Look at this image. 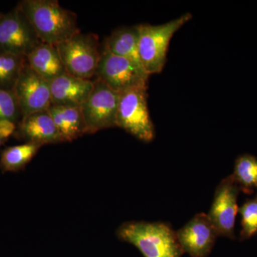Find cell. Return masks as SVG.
Masks as SVG:
<instances>
[{
    "label": "cell",
    "instance_id": "6da1fadb",
    "mask_svg": "<svg viewBox=\"0 0 257 257\" xmlns=\"http://www.w3.org/2000/svg\"><path fill=\"white\" fill-rule=\"evenodd\" d=\"M18 7L43 43L57 45L80 32L77 15L57 0H24Z\"/></svg>",
    "mask_w": 257,
    "mask_h": 257
},
{
    "label": "cell",
    "instance_id": "7a4b0ae2",
    "mask_svg": "<svg viewBox=\"0 0 257 257\" xmlns=\"http://www.w3.org/2000/svg\"><path fill=\"white\" fill-rule=\"evenodd\" d=\"M116 234L145 257H180L182 253L176 231L165 223L128 221L118 228Z\"/></svg>",
    "mask_w": 257,
    "mask_h": 257
},
{
    "label": "cell",
    "instance_id": "3957f363",
    "mask_svg": "<svg viewBox=\"0 0 257 257\" xmlns=\"http://www.w3.org/2000/svg\"><path fill=\"white\" fill-rule=\"evenodd\" d=\"M192 18L191 13H186L162 25H138L140 60L149 75L162 72L167 62L171 40L176 32Z\"/></svg>",
    "mask_w": 257,
    "mask_h": 257
},
{
    "label": "cell",
    "instance_id": "277c9868",
    "mask_svg": "<svg viewBox=\"0 0 257 257\" xmlns=\"http://www.w3.org/2000/svg\"><path fill=\"white\" fill-rule=\"evenodd\" d=\"M56 46L66 73L90 80L96 77L101 49L97 35L80 32Z\"/></svg>",
    "mask_w": 257,
    "mask_h": 257
},
{
    "label": "cell",
    "instance_id": "5b68a950",
    "mask_svg": "<svg viewBox=\"0 0 257 257\" xmlns=\"http://www.w3.org/2000/svg\"><path fill=\"white\" fill-rule=\"evenodd\" d=\"M147 90L138 88L120 94L116 127L148 143L155 139V130L147 106Z\"/></svg>",
    "mask_w": 257,
    "mask_h": 257
},
{
    "label": "cell",
    "instance_id": "8992f818",
    "mask_svg": "<svg viewBox=\"0 0 257 257\" xmlns=\"http://www.w3.org/2000/svg\"><path fill=\"white\" fill-rule=\"evenodd\" d=\"M149 77L145 69L124 57L111 53L104 42L96 71V78L121 94L131 89L147 88Z\"/></svg>",
    "mask_w": 257,
    "mask_h": 257
},
{
    "label": "cell",
    "instance_id": "52a82bcc",
    "mask_svg": "<svg viewBox=\"0 0 257 257\" xmlns=\"http://www.w3.org/2000/svg\"><path fill=\"white\" fill-rule=\"evenodd\" d=\"M42 43L19 7L0 15V50L27 57Z\"/></svg>",
    "mask_w": 257,
    "mask_h": 257
},
{
    "label": "cell",
    "instance_id": "ba28073f",
    "mask_svg": "<svg viewBox=\"0 0 257 257\" xmlns=\"http://www.w3.org/2000/svg\"><path fill=\"white\" fill-rule=\"evenodd\" d=\"M92 92L81 106L89 134L116 127L120 94L100 79L94 81Z\"/></svg>",
    "mask_w": 257,
    "mask_h": 257
},
{
    "label": "cell",
    "instance_id": "9c48e42d",
    "mask_svg": "<svg viewBox=\"0 0 257 257\" xmlns=\"http://www.w3.org/2000/svg\"><path fill=\"white\" fill-rule=\"evenodd\" d=\"M239 186L232 176L221 180L216 187L214 200L207 214L219 236L234 239L235 221L239 211Z\"/></svg>",
    "mask_w": 257,
    "mask_h": 257
},
{
    "label": "cell",
    "instance_id": "30bf717a",
    "mask_svg": "<svg viewBox=\"0 0 257 257\" xmlns=\"http://www.w3.org/2000/svg\"><path fill=\"white\" fill-rule=\"evenodd\" d=\"M15 96L23 118L47 110L52 106L50 82L32 70L26 62L15 84Z\"/></svg>",
    "mask_w": 257,
    "mask_h": 257
},
{
    "label": "cell",
    "instance_id": "8fae6325",
    "mask_svg": "<svg viewBox=\"0 0 257 257\" xmlns=\"http://www.w3.org/2000/svg\"><path fill=\"white\" fill-rule=\"evenodd\" d=\"M176 235L182 251L192 257L207 256L219 236L209 216L204 213L196 214L176 231Z\"/></svg>",
    "mask_w": 257,
    "mask_h": 257
},
{
    "label": "cell",
    "instance_id": "7c38bea8",
    "mask_svg": "<svg viewBox=\"0 0 257 257\" xmlns=\"http://www.w3.org/2000/svg\"><path fill=\"white\" fill-rule=\"evenodd\" d=\"M52 105L81 106L94 89V81L65 73L50 82Z\"/></svg>",
    "mask_w": 257,
    "mask_h": 257
},
{
    "label": "cell",
    "instance_id": "4fadbf2b",
    "mask_svg": "<svg viewBox=\"0 0 257 257\" xmlns=\"http://www.w3.org/2000/svg\"><path fill=\"white\" fill-rule=\"evenodd\" d=\"M18 135L26 143H35L41 146L64 143L47 110L32 113L23 118L19 123Z\"/></svg>",
    "mask_w": 257,
    "mask_h": 257
},
{
    "label": "cell",
    "instance_id": "5bb4252c",
    "mask_svg": "<svg viewBox=\"0 0 257 257\" xmlns=\"http://www.w3.org/2000/svg\"><path fill=\"white\" fill-rule=\"evenodd\" d=\"M27 62L32 70L49 82L66 73L56 45L42 42L29 54Z\"/></svg>",
    "mask_w": 257,
    "mask_h": 257
},
{
    "label": "cell",
    "instance_id": "9a60e30c",
    "mask_svg": "<svg viewBox=\"0 0 257 257\" xmlns=\"http://www.w3.org/2000/svg\"><path fill=\"white\" fill-rule=\"evenodd\" d=\"M64 142H72L89 134L81 106L52 105L47 109Z\"/></svg>",
    "mask_w": 257,
    "mask_h": 257
},
{
    "label": "cell",
    "instance_id": "2e32d148",
    "mask_svg": "<svg viewBox=\"0 0 257 257\" xmlns=\"http://www.w3.org/2000/svg\"><path fill=\"white\" fill-rule=\"evenodd\" d=\"M104 44L111 53L124 57L144 69L139 53L138 25L116 29L106 39Z\"/></svg>",
    "mask_w": 257,
    "mask_h": 257
},
{
    "label": "cell",
    "instance_id": "e0dca14e",
    "mask_svg": "<svg viewBox=\"0 0 257 257\" xmlns=\"http://www.w3.org/2000/svg\"><path fill=\"white\" fill-rule=\"evenodd\" d=\"M42 146L35 143L8 147L0 158V167L4 172H18L25 168Z\"/></svg>",
    "mask_w": 257,
    "mask_h": 257
},
{
    "label": "cell",
    "instance_id": "ac0fdd59",
    "mask_svg": "<svg viewBox=\"0 0 257 257\" xmlns=\"http://www.w3.org/2000/svg\"><path fill=\"white\" fill-rule=\"evenodd\" d=\"M231 176L241 192L246 194L257 192V157L250 155L238 157Z\"/></svg>",
    "mask_w": 257,
    "mask_h": 257
},
{
    "label": "cell",
    "instance_id": "d6986e66",
    "mask_svg": "<svg viewBox=\"0 0 257 257\" xmlns=\"http://www.w3.org/2000/svg\"><path fill=\"white\" fill-rule=\"evenodd\" d=\"M27 57L0 50V88L13 91Z\"/></svg>",
    "mask_w": 257,
    "mask_h": 257
},
{
    "label": "cell",
    "instance_id": "ffe728a7",
    "mask_svg": "<svg viewBox=\"0 0 257 257\" xmlns=\"http://www.w3.org/2000/svg\"><path fill=\"white\" fill-rule=\"evenodd\" d=\"M241 216L240 238L247 239L257 234V193L253 199L246 201L239 209Z\"/></svg>",
    "mask_w": 257,
    "mask_h": 257
},
{
    "label": "cell",
    "instance_id": "44dd1931",
    "mask_svg": "<svg viewBox=\"0 0 257 257\" xmlns=\"http://www.w3.org/2000/svg\"><path fill=\"white\" fill-rule=\"evenodd\" d=\"M3 119L17 124L21 121L23 116L14 92L0 88V120Z\"/></svg>",
    "mask_w": 257,
    "mask_h": 257
},
{
    "label": "cell",
    "instance_id": "7402d4cb",
    "mask_svg": "<svg viewBox=\"0 0 257 257\" xmlns=\"http://www.w3.org/2000/svg\"><path fill=\"white\" fill-rule=\"evenodd\" d=\"M17 130V124L10 120H0V139L5 141Z\"/></svg>",
    "mask_w": 257,
    "mask_h": 257
},
{
    "label": "cell",
    "instance_id": "603a6c76",
    "mask_svg": "<svg viewBox=\"0 0 257 257\" xmlns=\"http://www.w3.org/2000/svg\"><path fill=\"white\" fill-rule=\"evenodd\" d=\"M3 140H2L1 139H0V147H1L2 144H3Z\"/></svg>",
    "mask_w": 257,
    "mask_h": 257
},
{
    "label": "cell",
    "instance_id": "cb8c5ba5",
    "mask_svg": "<svg viewBox=\"0 0 257 257\" xmlns=\"http://www.w3.org/2000/svg\"></svg>",
    "mask_w": 257,
    "mask_h": 257
}]
</instances>
